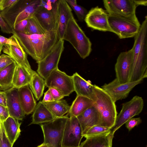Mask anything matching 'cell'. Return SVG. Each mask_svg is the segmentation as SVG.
<instances>
[{
	"label": "cell",
	"instance_id": "6da1fadb",
	"mask_svg": "<svg viewBox=\"0 0 147 147\" xmlns=\"http://www.w3.org/2000/svg\"><path fill=\"white\" fill-rule=\"evenodd\" d=\"M24 51L36 63L43 59L59 40L57 30L47 32L42 34H26L12 30Z\"/></svg>",
	"mask_w": 147,
	"mask_h": 147
},
{
	"label": "cell",
	"instance_id": "7a4b0ae2",
	"mask_svg": "<svg viewBox=\"0 0 147 147\" xmlns=\"http://www.w3.org/2000/svg\"><path fill=\"white\" fill-rule=\"evenodd\" d=\"M134 37L131 69L129 82L147 77V16Z\"/></svg>",
	"mask_w": 147,
	"mask_h": 147
},
{
	"label": "cell",
	"instance_id": "3957f363",
	"mask_svg": "<svg viewBox=\"0 0 147 147\" xmlns=\"http://www.w3.org/2000/svg\"><path fill=\"white\" fill-rule=\"evenodd\" d=\"M41 0H18L11 6L2 11L0 14L12 30L22 21L32 17L40 5Z\"/></svg>",
	"mask_w": 147,
	"mask_h": 147
},
{
	"label": "cell",
	"instance_id": "277c9868",
	"mask_svg": "<svg viewBox=\"0 0 147 147\" xmlns=\"http://www.w3.org/2000/svg\"><path fill=\"white\" fill-rule=\"evenodd\" d=\"M63 40L69 42L83 59L89 56L92 51V43L90 40L74 17L69 20Z\"/></svg>",
	"mask_w": 147,
	"mask_h": 147
},
{
	"label": "cell",
	"instance_id": "5b68a950",
	"mask_svg": "<svg viewBox=\"0 0 147 147\" xmlns=\"http://www.w3.org/2000/svg\"><path fill=\"white\" fill-rule=\"evenodd\" d=\"M96 97L94 104L100 115V126L110 129L114 125L117 115L115 102L101 88L93 85Z\"/></svg>",
	"mask_w": 147,
	"mask_h": 147
},
{
	"label": "cell",
	"instance_id": "8992f818",
	"mask_svg": "<svg viewBox=\"0 0 147 147\" xmlns=\"http://www.w3.org/2000/svg\"><path fill=\"white\" fill-rule=\"evenodd\" d=\"M108 21L111 32L121 39L134 37L141 26L136 16L125 17L108 14Z\"/></svg>",
	"mask_w": 147,
	"mask_h": 147
},
{
	"label": "cell",
	"instance_id": "52a82bcc",
	"mask_svg": "<svg viewBox=\"0 0 147 147\" xmlns=\"http://www.w3.org/2000/svg\"><path fill=\"white\" fill-rule=\"evenodd\" d=\"M67 114L40 124L43 132V143L48 147H63L64 130L69 118Z\"/></svg>",
	"mask_w": 147,
	"mask_h": 147
},
{
	"label": "cell",
	"instance_id": "ba28073f",
	"mask_svg": "<svg viewBox=\"0 0 147 147\" xmlns=\"http://www.w3.org/2000/svg\"><path fill=\"white\" fill-rule=\"evenodd\" d=\"M144 105L142 98L136 95L129 101L122 104V108L117 115L114 125L110 129V134L115 132L128 120L135 116L138 115L142 111Z\"/></svg>",
	"mask_w": 147,
	"mask_h": 147
},
{
	"label": "cell",
	"instance_id": "9c48e42d",
	"mask_svg": "<svg viewBox=\"0 0 147 147\" xmlns=\"http://www.w3.org/2000/svg\"><path fill=\"white\" fill-rule=\"evenodd\" d=\"M64 40L59 39L48 54L38 62L37 73L46 80L51 72L58 68V64L64 49Z\"/></svg>",
	"mask_w": 147,
	"mask_h": 147
},
{
	"label": "cell",
	"instance_id": "30bf717a",
	"mask_svg": "<svg viewBox=\"0 0 147 147\" xmlns=\"http://www.w3.org/2000/svg\"><path fill=\"white\" fill-rule=\"evenodd\" d=\"M45 80L47 87L56 89L65 96H69L74 91L72 76L68 75L58 68L53 71Z\"/></svg>",
	"mask_w": 147,
	"mask_h": 147
},
{
	"label": "cell",
	"instance_id": "8fae6325",
	"mask_svg": "<svg viewBox=\"0 0 147 147\" xmlns=\"http://www.w3.org/2000/svg\"><path fill=\"white\" fill-rule=\"evenodd\" d=\"M106 11L109 14L125 17H133L136 15L138 7L134 0H104Z\"/></svg>",
	"mask_w": 147,
	"mask_h": 147
},
{
	"label": "cell",
	"instance_id": "7c38bea8",
	"mask_svg": "<svg viewBox=\"0 0 147 147\" xmlns=\"http://www.w3.org/2000/svg\"><path fill=\"white\" fill-rule=\"evenodd\" d=\"M144 78L133 82L121 84L116 78L108 84H105L101 87L115 102L119 100L127 97L130 91L137 85L142 83Z\"/></svg>",
	"mask_w": 147,
	"mask_h": 147
},
{
	"label": "cell",
	"instance_id": "4fadbf2b",
	"mask_svg": "<svg viewBox=\"0 0 147 147\" xmlns=\"http://www.w3.org/2000/svg\"><path fill=\"white\" fill-rule=\"evenodd\" d=\"M83 137L81 127L77 117L70 116L64 130L63 147H79Z\"/></svg>",
	"mask_w": 147,
	"mask_h": 147
},
{
	"label": "cell",
	"instance_id": "5bb4252c",
	"mask_svg": "<svg viewBox=\"0 0 147 147\" xmlns=\"http://www.w3.org/2000/svg\"><path fill=\"white\" fill-rule=\"evenodd\" d=\"M108 14L98 6L92 8L88 12L84 21L87 26L100 31L111 32L108 21Z\"/></svg>",
	"mask_w": 147,
	"mask_h": 147
},
{
	"label": "cell",
	"instance_id": "9a60e30c",
	"mask_svg": "<svg viewBox=\"0 0 147 147\" xmlns=\"http://www.w3.org/2000/svg\"><path fill=\"white\" fill-rule=\"evenodd\" d=\"M33 16L46 32L57 30L58 4L51 9H47L40 5Z\"/></svg>",
	"mask_w": 147,
	"mask_h": 147
},
{
	"label": "cell",
	"instance_id": "2e32d148",
	"mask_svg": "<svg viewBox=\"0 0 147 147\" xmlns=\"http://www.w3.org/2000/svg\"><path fill=\"white\" fill-rule=\"evenodd\" d=\"M133 51L132 49L121 52L118 55L115 69L116 78L121 84L129 82L131 69Z\"/></svg>",
	"mask_w": 147,
	"mask_h": 147
},
{
	"label": "cell",
	"instance_id": "e0dca14e",
	"mask_svg": "<svg viewBox=\"0 0 147 147\" xmlns=\"http://www.w3.org/2000/svg\"><path fill=\"white\" fill-rule=\"evenodd\" d=\"M4 91L6 96L7 107L9 116L19 120H22L26 115L21 105L18 89L12 87Z\"/></svg>",
	"mask_w": 147,
	"mask_h": 147
},
{
	"label": "cell",
	"instance_id": "ac0fdd59",
	"mask_svg": "<svg viewBox=\"0 0 147 147\" xmlns=\"http://www.w3.org/2000/svg\"><path fill=\"white\" fill-rule=\"evenodd\" d=\"M77 117L81 127L82 136L91 127L100 125L101 124L100 115L94 104Z\"/></svg>",
	"mask_w": 147,
	"mask_h": 147
},
{
	"label": "cell",
	"instance_id": "d6986e66",
	"mask_svg": "<svg viewBox=\"0 0 147 147\" xmlns=\"http://www.w3.org/2000/svg\"><path fill=\"white\" fill-rule=\"evenodd\" d=\"M2 51L4 53L11 57L17 65L22 67L32 76L36 72L33 70L27 59L26 53L24 50L13 45H4Z\"/></svg>",
	"mask_w": 147,
	"mask_h": 147
},
{
	"label": "cell",
	"instance_id": "ffe728a7",
	"mask_svg": "<svg viewBox=\"0 0 147 147\" xmlns=\"http://www.w3.org/2000/svg\"><path fill=\"white\" fill-rule=\"evenodd\" d=\"M58 7L57 33L59 39L63 40L69 20L74 16L71 8L65 0H58Z\"/></svg>",
	"mask_w": 147,
	"mask_h": 147
},
{
	"label": "cell",
	"instance_id": "44dd1931",
	"mask_svg": "<svg viewBox=\"0 0 147 147\" xmlns=\"http://www.w3.org/2000/svg\"><path fill=\"white\" fill-rule=\"evenodd\" d=\"M72 77L74 91L77 95L82 96L90 99L94 102L96 97L93 88V85L90 80L86 81L77 72Z\"/></svg>",
	"mask_w": 147,
	"mask_h": 147
},
{
	"label": "cell",
	"instance_id": "7402d4cb",
	"mask_svg": "<svg viewBox=\"0 0 147 147\" xmlns=\"http://www.w3.org/2000/svg\"><path fill=\"white\" fill-rule=\"evenodd\" d=\"M20 101L24 113L28 115L33 112L36 105L33 94L27 85L18 89Z\"/></svg>",
	"mask_w": 147,
	"mask_h": 147
},
{
	"label": "cell",
	"instance_id": "603a6c76",
	"mask_svg": "<svg viewBox=\"0 0 147 147\" xmlns=\"http://www.w3.org/2000/svg\"><path fill=\"white\" fill-rule=\"evenodd\" d=\"M55 118L43 103L40 101L33 112L32 122L29 125L32 124L40 125L48 123Z\"/></svg>",
	"mask_w": 147,
	"mask_h": 147
},
{
	"label": "cell",
	"instance_id": "cb8c5ba5",
	"mask_svg": "<svg viewBox=\"0 0 147 147\" xmlns=\"http://www.w3.org/2000/svg\"><path fill=\"white\" fill-rule=\"evenodd\" d=\"M2 123L6 136L13 146L20 135L21 123L19 120L9 116Z\"/></svg>",
	"mask_w": 147,
	"mask_h": 147
},
{
	"label": "cell",
	"instance_id": "d4e9b609",
	"mask_svg": "<svg viewBox=\"0 0 147 147\" xmlns=\"http://www.w3.org/2000/svg\"><path fill=\"white\" fill-rule=\"evenodd\" d=\"M92 100L86 97L78 95L73 102L68 113V115L77 117L94 104Z\"/></svg>",
	"mask_w": 147,
	"mask_h": 147
},
{
	"label": "cell",
	"instance_id": "484cf974",
	"mask_svg": "<svg viewBox=\"0 0 147 147\" xmlns=\"http://www.w3.org/2000/svg\"><path fill=\"white\" fill-rule=\"evenodd\" d=\"M17 65L14 61L0 71V90L5 91L13 87V77Z\"/></svg>",
	"mask_w": 147,
	"mask_h": 147
},
{
	"label": "cell",
	"instance_id": "4316f807",
	"mask_svg": "<svg viewBox=\"0 0 147 147\" xmlns=\"http://www.w3.org/2000/svg\"><path fill=\"white\" fill-rule=\"evenodd\" d=\"M113 136L110 134L106 136L86 138L80 147H112Z\"/></svg>",
	"mask_w": 147,
	"mask_h": 147
},
{
	"label": "cell",
	"instance_id": "83f0119b",
	"mask_svg": "<svg viewBox=\"0 0 147 147\" xmlns=\"http://www.w3.org/2000/svg\"><path fill=\"white\" fill-rule=\"evenodd\" d=\"M43 103L56 118L62 117L68 113L70 107L64 100Z\"/></svg>",
	"mask_w": 147,
	"mask_h": 147
},
{
	"label": "cell",
	"instance_id": "f1b7e54d",
	"mask_svg": "<svg viewBox=\"0 0 147 147\" xmlns=\"http://www.w3.org/2000/svg\"><path fill=\"white\" fill-rule=\"evenodd\" d=\"M32 77V76L22 67L17 65L13 77V87L18 89L24 86L29 85Z\"/></svg>",
	"mask_w": 147,
	"mask_h": 147
},
{
	"label": "cell",
	"instance_id": "f546056e",
	"mask_svg": "<svg viewBox=\"0 0 147 147\" xmlns=\"http://www.w3.org/2000/svg\"><path fill=\"white\" fill-rule=\"evenodd\" d=\"M29 86L36 99L39 100L46 86L45 80L36 72L32 75Z\"/></svg>",
	"mask_w": 147,
	"mask_h": 147
},
{
	"label": "cell",
	"instance_id": "4dcf8cb0",
	"mask_svg": "<svg viewBox=\"0 0 147 147\" xmlns=\"http://www.w3.org/2000/svg\"><path fill=\"white\" fill-rule=\"evenodd\" d=\"M46 32L33 16L28 19L27 27L23 33L26 34H42Z\"/></svg>",
	"mask_w": 147,
	"mask_h": 147
},
{
	"label": "cell",
	"instance_id": "1f68e13d",
	"mask_svg": "<svg viewBox=\"0 0 147 147\" xmlns=\"http://www.w3.org/2000/svg\"><path fill=\"white\" fill-rule=\"evenodd\" d=\"M110 129L100 125H96L90 128L83 135L86 138L105 136L110 134Z\"/></svg>",
	"mask_w": 147,
	"mask_h": 147
},
{
	"label": "cell",
	"instance_id": "d6a6232c",
	"mask_svg": "<svg viewBox=\"0 0 147 147\" xmlns=\"http://www.w3.org/2000/svg\"><path fill=\"white\" fill-rule=\"evenodd\" d=\"M65 0L72 8L79 21L83 22L88 12L87 10L82 6L78 5L76 0Z\"/></svg>",
	"mask_w": 147,
	"mask_h": 147
},
{
	"label": "cell",
	"instance_id": "836d02e7",
	"mask_svg": "<svg viewBox=\"0 0 147 147\" xmlns=\"http://www.w3.org/2000/svg\"><path fill=\"white\" fill-rule=\"evenodd\" d=\"M5 45L14 46L19 49L24 50L17 38L14 35H13L9 38H6L0 35V45L3 47Z\"/></svg>",
	"mask_w": 147,
	"mask_h": 147
},
{
	"label": "cell",
	"instance_id": "e575fe53",
	"mask_svg": "<svg viewBox=\"0 0 147 147\" xmlns=\"http://www.w3.org/2000/svg\"><path fill=\"white\" fill-rule=\"evenodd\" d=\"M0 123L1 133L0 137V147H12L13 146L6 136L2 122H0Z\"/></svg>",
	"mask_w": 147,
	"mask_h": 147
},
{
	"label": "cell",
	"instance_id": "d590c367",
	"mask_svg": "<svg viewBox=\"0 0 147 147\" xmlns=\"http://www.w3.org/2000/svg\"><path fill=\"white\" fill-rule=\"evenodd\" d=\"M14 61L7 55L2 54L0 55V71L4 69Z\"/></svg>",
	"mask_w": 147,
	"mask_h": 147
},
{
	"label": "cell",
	"instance_id": "8d00e7d4",
	"mask_svg": "<svg viewBox=\"0 0 147 147\" xmlns=\"http://www.w3.org/2000/svg\"><path fill=\"white\" fill-rule=\"evenodd\" d=\"M142 121V119L140 117L132 118L128 120L125 123L126 127L130 131L135 126L141 123Z\"/></svg>",
	"mask_w": 147,
	"mask_h": 147
},
{
	"label": "cell",
	"instance_id": "74e56055",
	"mask_svg": "<svg viewBox=\"0 0 147 147\" xmlns=\"http://www.w3.org/2000/svg\"><path fill=\"white\" fill-rule=\"evenodd\" d=\"M48 88L54 100H61L65 96L62 92L56 89L52 88Z\"/></svg>",
	"mask_w": 147,
	"mask_h": 147
},
{
	"label": "cell",
	"instance_id": "f35d334b",
	"mask_svg": "<svg viewBox=\"0 0 147 147\" xmlns=\"http://www.w3.org/2000/svg\"><path fill=\"white\" fill-rule=\"evenodd\" d=\"M0 27L1 31L7 34H12V31L9 25L5 21L0 14Z\"/></svg>",
	"mask_w": 147,
	"mask_h": 147
},
{
	"label": "cell",
	"instance_id": "ab89813d",
	"mask_svg": "<svg viewBox=\"0 0 147 147\" xmlns=\"http://www.w3.org/2000/svg\"><path fill=\"white\" fill-rule=\"evenodd\" d=\"M9 116L7 107L0 105V121L3 122Z\"/></svg>",
	"mask_w": 147,
	"mask_h": 147
},
{
	"label": "cell",
	"instance_id": "60d3db41",
	"mask_svg": "<svg viewBox=\"0 0 147 147\" xmlns=\"http://www.w3.org/2000/svg\"><path fill=\"white\" fill-rule=\"evenodd\" d=\"M28 19H26L20 22L15 26L14 30L19 32L24 33L28 24Z\"/></svg>",
	"mask_w": 147,
	"mask_h": 147
},
{
	"label": "cell",
	"instance_id": "b9f144b4",
	"mask_svg": "<svg viewBox=\"0 0 147 147\" xmlns=\"http://www.w3.org/2000/svg\"><path fill=\"white\" fill-rule=\"evenodd\" d=\"M18 0H2L0 5V11H2L13 5Z\"/></svg>",
	"mask_w": 147,
	"mask_h": 147
},
{
	"label": "cell",
	"instance_id": "7bdbcfd3",
	"mask_svg": "<svg viewBox=\"0 0 147 147\" xmlns=\"http://www.w3.org/2000/svg\"><path fill=\"white\" fill-rule=\"evenodd\" d=\"M54 101L51 94L48 89L44 93V96L43 100L41 101L43 103L49 102Z\"/></svg>",
	"mask_w": 147,
	"mask_h": 147
},
{
	"label": "cell",
	"instance_id": "ee69618b",
	"mask_svg": "<svg viewBox=\"0 0 147 147\" xmlns=\"http://www.w3.org/2000/svg\"><path fill=\"white\" fill-rule=\"evenodd\" d=\"M0 105L7 107V97L4 91H0Z\"/></svg>",
	"mask_w": 147,
	"mask_h": 147
},
{
	"label": "cell",
	"instance_id": "f6af8a7d",
	"mask_svg": "<svg viewBox=\"0 0 147 147\" xmlns=\"http://www.w3.org/2000/svg\"><path fill=\"white\" fill-rule=\"evenodd\" d=\"M135 3L138 6L140 5L146 6L147 1L146 0H134Z\"/></svg>",
	"mask_w": 147,
	"mask_h": 147
},
{
	"label": "cell",
	"instance_id": "bcb514c9",
	"mask_svg": "<svg viewBox=\"0 0 147 147\" xmlns=\"http://www.w3.org/2000/svg\"><path fill=\"white\" fill-rule=\"evenodd\" d=\"M37 147H48L45 144L43 143L42 144H41L40 145L38 146Z\"/></svg>",
	"mask_w": 147,
	"mask_h": 147
},
{
	"label": "cell",
	"instance_id": "7dc6e473",
	"mask_svg": "<svg viewBox=\"0 0 147 147\" xmlns=\"http://www.w3.org/2000/svg\"><path fill=\"white\" fill-rule=\"evenodd\" d=\"M1 123L0 122V137H1Z\"/></svg>",
	"mask_w": 147,
	"mask_h": 147
},
{
	"label": "cell",
	"instance_id": "c3c4849f",
	"mask_svg": "<svg viewBox=\"0 0 147 147\" xmlns=\"http://www.w3.org/2000/svg\"><path fill=\"white\" fill-rule=\"evenodd\" d=\"M3 47L0 45V52H1V51H2Z\"/></svg>",
	"mask_w": 147,
	"mask_h": 147
},
{
	"label": "cell",
	"instance_id": "681fc988",
	"mask_svg": "<svg viewBox=\"0 0 147 147\" xmlns=\"http://www.w3.org/2000/svg\"><path fill=\"white\" fill-rule=\"evenodd\" d=\"M63 147H71V146H63ZM80 147V146L79 147Z\"/></svg>",
	"mask_w": 147,
	"mask_h": 147
},
{
	"label": "cell",
	"instance_id": "f907efd6",
	"mask_svg": "<svg viewBox=\"0 0 147 147\" xmlns=\"http://www.w3.org/2000/svg\"><path fill=\"white\" fill-rule=\"evenodd\" d=\"M2 0H0V4H1V3L2 2Z\"/></svg>",
	"mask_w": 147,
	"mask_h": 147
},
{
	"label": "cell",
	"instance_id": "816d5d0a",
	"mask_svg": "<svg viewBox=\"0 0 147 147\" xmlns=\"http://www.w3.org/2000/svg\"><path fill=\"white\" fill-rule=\"evenodd\" d=\"M1 53H0V55Z\"/></svg>",
	"mask_w": 147,
	"mask_h": 147
},
{
	"label": "cell",
	"instance_id": "f5cc1de1",
	"mask_svg": "<svg viewBox=\"0 0 147 147\" xmlns=\"http://www.w3.org/2000/svg\"><path fill=\"white\" fill-rule=\"evenodd\" d=\"M0 53H1V52H0Z\"/></svg>",
	"mask_w": 147,
	"mask_h": 147
}]
</instances>
